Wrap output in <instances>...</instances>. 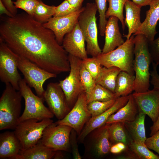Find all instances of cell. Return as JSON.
Listing matches in <instances>:
<instances>
[{
  "label": "cell",
  "mask_w": 159,
  "mask_h": 159,
  "mask_svg": "<svg viewBox=\"0 0 159 159\" xmlns=\"http://www.w3.org/2000/svg\"><path fill=\"white\" fill-rule=\"evenodd\" d=\"M0 39L14 52L57 75L70 69L67 53L54 32L26 13L0 17Z\"/></svg>",
  "instance_id": "1"
},
{
  "label": "cell",
  "mask_w": 159,
  "mask_h": 159,
  "mask_svg": "<svg viewBox=\"0 0 159 159\" xmlns=\"http://www.w3.org/2000/svg\"><path fill=\"white\" fill-rule=\"evenodd\" d=\"M135 76L124 71H121L116 80L115 94L117 98L131 94L134 90Z\"/></svg>",
  "instance_id": "26"
},
{
  "label": "cell",
  "mask_w": 159,
  "mask_h": 159,
  "mask_svg": "<svg viewBox=\"0 0 159 159\" xmlns=\"http://www.w3.org/2000/svg\"><path fill=\"white\" fill-rule=\"evenodd\" d=\"M150 135H152L159 130V115L156 120L153 123V125L150 127Z\"/></svg>",
  "instance_id": "46"
},
{
  "label": "cell",
  "mask_w": 159,
  "mask_h": 159,
  "mask_svg": "<svg viewBox=\"0 0 159 159\" xmlns=\"http://www.w3.org/2000/svg\"><path fill=\"white\" fill-rule=\"evenodd\" d=\"M124 8L126 14L125 22L128 28V33L124 37L128 39L132 34H135L138 31L141 25L140 17L141 7L130 0H127Z\"/></svg>",
  "instance_id": "22"
},
{
  "label": "cell",
  "mask_w": 159,
  "mask_h": 159,
  "mask_svg": "<svg viewBox=\"0 0 159 159\" xmlns=\"http://www.w3.org/2000/svg\"><path fill=\"white\" fill-rule=\"evenodd\" d=\"M91 117L87 108L86 94L84 91L79 96L72 109L65 117L55 122L71 127L79 135Z\"/></svg>",
  "instance_id": "12"
},
{
  "label": "cell",
  "mask_w": 159,
  "mask_h": 159,
  "mask_svg": "<svg viewBox=\"0 0 159 159\" xmlns=\"http://www.w3.org/2000/svg\"><path fill=\"white\" fill-rule=\"evenodd\" d=\"M19 55L13 52L0 39V80L5 84H10L17 90L22 79L17 65Z\"/></svg>",
  "instance_id": "8"
},
{
  "label": "cell",
  "mask_w": 159,
  "mask_h": 159,
  "mask_svg": "<svg viewBox=\"0 0 159 159\" xmlns=\"http://www.w3.org/2000/svg\"><path fill=\"white\" fill-rule=\"evenodd\" d=\"M116 99L107 101H93L87 104V108L91 117H94L103 113L110 108Z\"/></svg>",
  "instance_id": "34"
},
{
  "label": "cell",
  "mask_w": 159,
  "mask_h": 159,
  "mask_svg": "<svg viewBox=\"0 0 159 159\" xmlns=\"http://www.w3.org/2000/svg\"><path fill=\"white\" fill-rule=\"evenodd\" d=\"M43 97L49 109L58 120L63 118L70 110L59 82H51L48 84Z\"/></svg>",
  "instance_id": "13"
},
{
  "label": "cell",
  "mask_w": 159,
  "mask_h": 159,
  "mask_svg": "<svg viewBox=\"0 0 159 159\" xmlns=\"http://www.w3.org/2000/svg\"><path fill=\"white\" fill-rule=\"evenodd\" d=\"M130 95L117 98L114 104L103 113L98 115L91 117L84 126L77 140L82 142L92 131L105 125L108 118L125 105L128 102Z\"/></svg>",
  "instance_id": "16"
},
{
  "label": "cell",
  "mask_w": 159,
  "mask_h": 159,
  "mask_svg": "<svg viewBox=\"0 0 159 159\" xmlns=\"http://www.w3.org/2000/svg\"><path fill=\"white\" fill-rule=\"evenodd\" d=\"M39 0H16L13 2L15 7L24 11L29 15L33 16Z\"/></svg>",
  "instance_id": "37"
},
{
  "label": "cell",
  "mask_w": 159,
  "mask_h": 159,
  "mask_svg": "<svg viewBox=\"0 0 159 159\" xmlns=\"http://www.w3.org/2000/svg\"><path fill=\"white\" fill-rule=\"evenodd\" d=\"M77 10L67 0H65L60 4L55 6V14L53 16H67Z\"/></svg>",
  "instance_id": "38"
},
{
  "label": "cell",
  "mask_w": 159,
  "mask_h": 159,
  "mask_svg": "<svg viewBox=\"0 0 159 159\" xmlns=\"http://www.w3.org/2000/svg\"><path fill=\"white\" fill-rule=\"evenodd\" d=\"M72 129L69 126L53 122L45 128L40 141L45 145L55 150L69 152L71 147L70 136Z\"/></svg>",
  "instance_id": "11"
},
{
  "label": "cell",
  "mask_w": 159,
  "mask_h": 159,
  "mask_svg": "<svg viewBox=\"0 0 159 159\" xmlns=\"http://www.w3.org/2000/svg\"><path fill=\"white\" fill-rule=\"evenodd\" d=\"M152 0H132L135 4L141 6L149 5Z\"/></svg>",
  "instance_id": "47"
},
{
  "label": "cell",
  "mask_w": 159,
  "mask_h": 159,
  "mask_svg": "<svg viewBox=\"0 0 159 159\" xmlns=\"http://www.w3.org/2000/svg\"><path fill=\"white\" fill-rule=\"evenodd\" d=\"M145 144L149 149L153 150L159 155V130L150 137L146 138Z\"/></svg>",
  "instance_id": "40"
},
{
  "label": "cell",
  "mask_w": 159,
  "mask_h": 159,
  "mask_svg": "<svg viewBox=\"0 0 159 159\" xmlns=\"http://www.w3.org/2000/svg\"><path fill=\"white\" fill-rule=\"evenodd\" d=\"M150 8L146 12V17L138 31L134 36L144 35L149 41L153 40L157 33L156 27L159 21V0H152Z\"/></svg>",
  "instance_id": "18"
},
{
  "label": "cell",
  "mask_w": 159,
  "mask_h": 159,
  "mask_svg": "<svg viewBox=\"0 0 159 159\" xmlns=\"http://www.w3.org/2000/svg\"><path fill=\"white\" fill-rule=\"evenodd\" d=\"M132 35L124 43L108 53H102L96 57L101 65L108 68L116 67L122 71L134 75L133 62L134 37Z\"/></svg>",
  "instance_id": "4"
},
{
  "label": "cell",
  "mask_w": 159,
  "mask_h": 159,
  "mask_svg": "<svg viewBox=\"0 0 159 159\" xmlns=\"http://www.w3.org/2000/svg\"><path fill=\"white\" fill-rule=\"evenodd\" d=\"M85 41L78 21L72 29L65 35L62 46L69 54L83 60L88 58Z\"/></svg>",
  "instance_id": "17"
},
{
  "label": "cell",
  "mask_w": 159,
  "mask_h": 159,
  "mask_svg": "<svg viewBox=\"0 0 159 159\" xmlns=\"http://www.w3.org/2000/svg\"><path fill=\"white\" fill-rule=\"evenodd\" d=\"M119 19L111 16L108 18L105 27V42L102 50V53L110 52L125 42L120 32L118 24Z\"/></svg>",
  "instance_id": "19"
},
{
  "label": "cell",
  "mask_w": 159,
  "mask_h": 159,
  "mask_svg": "<svg viewBox=\"0 0 159 159\" xmlns=\"http://www.w3.org/2000/svg\"><path fill=\"white\" fill-rule=\"evenodd\" d=\"M57 151L39 142L34 145L21 150L15 159H50L54 158Z\"/></svg>",
  "instance_id": "24"
},
{
  "label": "cell",
  "mask_w": 159,
  "mask_h": 159,
  "mask_svg": "<svg viewBox=\"0 0 159 159\" xmlns=\"http://www.w3.org/2000/svg\"><path fill=\"white\" fill-rule=\"evenodd\" d=\"M108 125L93 130L92 138L91 150L96 157H102L109 153L112 144L108 130Z\"/></svg>",
  "instance_id": "20"
},
{
  "label": "cell",
  "mask_w": 159,
  "mask_h": 159,
  "mask_svg": "<svg viewBox=\"0 0 159 159\" xmlns=\"http://www.w3.org/2000/svg\"><path fill=\"white\" fill-rule=\"evenodd\" d=\"M152 70L150 72L151 80L150 82L153 86V89L159 91V75L157 71L158 65L152 62Z\"/></svg>",
  "instance_id": "42"
},
{
  "label": "cell",
  "mask_w": 159,
  "mask_h": 159,
  "mask_svg": "<svg viewBox=\"0 0 159 159\" xmlns=\"http://www.w3.org/2000/svg\"><path fill=\"white\" fill-rule=\"evenodd\" d=\"M121 71L116 67H102L100 76L95 81L96 84L115 93L117 79Z\"/></svg>",
  "instance_id": "27"
},
{
  "label": "cell",
  "mask_w": 159,
  "mask_h": 159,
  "mask_svg": "<svg viewBox=\"0 0 159 159\" xmlns=\"http://www.w3.org/2000/svg\"><path fill=\"white\" fill-rule=\"evenodd\" d=\"M97 11L95 3H87L80 13L78 23L87 45V54L96 57L102 53L98 41L96 14Z\"/></svg>",
  "instance_id": "5"
},
{
  "label": "cell",
  "mask_w": 159,
  "mask_h": 159,
  "mask_svg": "<svg viewBox=\"0 0 159 159\" xmlns=\"http://www.w3.org/2000/svg\"><path fill=\"white\" fill-rule=\"evenodd\" d=\"M68 56L70 66L69 74L64 79L59 80V83L70 107L74 105L79 96L84 90L80 76L82 60L70 54Z\"/></svg>",
  "instance_id": "10"
},
{
  "label": "cell",
  "mask_w": 159,
  "mask_h": 159,
  "mask_svg": "<svg viewBox=\"0 0 159 159\" xmlns=\"http://www.w3.org/2000/svg\"><path fill=\"white\" fill-rule=\"evenodd\" d=\"M82 62L96 81L100 76L102 67L97 57L87 58L82 60Z\"/></svg>",
  "instance_id": "35"
},
{
  "label": "cell",
  "mask_w": 159,
  "mask_h": 159,
  "mask_svg": "<svg viewBox=\"0 0 159 159\" xmlns=\"http://www.w3.org/2000/svg\"><path fill=\"white\" fill-rule=\"evenodd\" d=\"M76 9L82 8L83 2L84 0H67Z\"/></svg>",
  "instance_id": "45"
},
{
  "label": "cell",
  "mask_w": 159,
  "mask_h": 159,
  "mask_svg": "<svg viewBox=\"0 0 159 159\" xmlns=\"http://www.w3.org/2000/svg\"><path fill=\"white\" fill-rule=\"evenodd\" d=\"M55 6L47 5L41 0H39L33 17L38 22L42 24L45 23L53 16Z\"/></svg>",
  "instance_id": "29"
},
{
  "label": "cell",
  "mask_w": 159,
  "mask_h": 159,
  "mask_svg": "<svg viewBox=\"0 0 159 159\" xmlns=\"http://www.w3.org/2000/svg\"><path fill=\"white\" fill-rule=\"evenodd\" d=\"M148 45L152 61L158 65L159 64V36L156 39L149 41Z\"/></svg>",
  "instance_id": "39"
},
{
  "label": "cell",
  "mask_w": 159,
  "mask_h": 159,
  "mask_svg": "<svg viewBox=\"0 0 159 159\" xmlns=\"http://www.w3.org/2000/svg\"><path fill=\"white\" fill-rule=\"evenodd\" d=\"M17 65L18 69L23 74L24 79L27 84L34 89L37 96L43 98L45 91L43 84L47 80L56 77L57 75L46 70L19 55Z\"/></svg>",
  "instance_id": "9"
},
{
  "label": "cell",
  "mask_w": 159,
  "mask_h": 159,
  "mask_svg": "<svg viewBox=\"0 0 159 159\" xmlns=\"http://www.w3.org/2000/svg\"><path fill=\"white\" fill-rule=\"evenodd\" d=\"M8 10L14 16L17 14V9L15 7L12 0H1Z\"/></svg>",
  "instance_id": "43"
},
{
  "label": "cell",
  "mask_w": 159,
  "mask_h": 159,
  "mask_svg": "<svg viewBox=\"0 0 159 159\" xmlns=\"http://www.w3.org/2000/svg\"><path fill=\"white\" fill-rule=\"evenodd\" d=\"M139 112L148 115L153 122L159 115V91L154 89L143 92L132 94Z\"/></svg>",
  "instance_id": "15"
},
{
  "label": "cell",
  "mask_w": 159,
  "mask_h": 159,
  "mask_svg": "<svg viewBox=\"0 0 159 159\" xmlns=\"http://www.w3.org/2000/svg\"><path fill=\"white\" fill-rule=\"evenodd\" d=\"M145 116L144 113L139 112L133 120L124 123L125 129L132 138V140L143 144H145L147 138L145 127Z\"/></svg>",
  "instance_id": "25"
},
{
  "label": "cell",
  "mask_w": 159,
  "mask_h": 159,
  "mask_svg": "<svg viewBox=\"0 0 159 159\" xmlns=\"http://www.w3.org/2000/svg\"><path fill=\"white\" fill-rule=\"evenodd\" d=\"M81 82L86 97L88 96L96 85L94 78L82 63L80 70Z\"/></svg>",
  "instance_id": "33"
},
{
  "label": "cell",
  "mask_w": 159,
  "mask_h": 159,
  "mask_svg": "<svg viewBox=\"0 0 159 159\" xmlns=\"http://www.w3.org/2000/svg\"><path fill=\"white\" fill-rule=\"evenodd\" d=\"M87 104L94 101H107L117 99L115 93L102 86L96 84L95 87L87 97Z\"/></svg>",
  "instance_id": "31"
},
{
  "label": "cell",
  "mask_w": 159,
  "mask_h": 159,
  "mask_svg": "<svg viewBox=\"0 0 159 159\" xmlns=\"http://www.w3.org/2000/svg\"><path fill=\"white\" fill-rule=\"evenodd\" d=\"M22 97L19 91L5 84L0 98V130L15 129L21 116Z\"/></svg>",
  "instance_id": "3"
},
{
  "label": "cell",
  "mask_w": 159,
  "mask_h": 159,
  "mask_svg": "<svg viewBox=\"0 0 159 159\" xmlns=\"http://www.w3.org/2000/svg\"><path fill=\"white\" fill-rule=\"evenodd\" d=\"M77 133L74 129H72L70 136V146L72 147L73 158L75 159H81L82 157L78 148L76 137Z\"/></svg>",
  "instance_id": "41"
},
{
  "label": "cell",
  "mask_w": 159,
  "mask_h": 159,
  "mask_svg": "<svg viewBox=\"0 0 159 159\" xmlns=\"http://www.w3.org/2000/svg\"><path fill=\"white\" fill-rule=\"evenodd\" d=\"M136 158L140 159H159V156L150 150L145 144L131 140L128 145Z\"/></svg>",
  "instance_id": "32"
},
{
  "label": "cell",
  "mask_w": 159,
  "mask_h": 159,
  "mask_svg": "<svg viewBox=\"0 0 159 159\" xmlns=\"http://www.w3.org/2000/svg\"><path fill=\"white\" fill-rule=\"evenodd\" d=\"M53 122L51 119L40 121L30 119L19 122L14 132L20 143L21 150L27 149L38 143L42 138L45 128Z\"/></svg>",
  "instance_id": "7"
},
{
  "label": "cell",
  "mask_w": 159,
  "mask_h": 159,
  "mask_svg": "<svg viewBox=\"0 0 159 159\" xmlns=\"http://www.w3.org/2000/svg\"><path fill=\"white\" fill-rule=\"evenodd\" d=\"M3 14H5L9 17L14 16L4 5L1 0H0V15L1 16Z\"/></svg>",
  "instance_id": "44"
},
{
  "label": "cell",
  "mask_w": 159,
  "mask_h": 159,
  "mask_svg": "<svg viewBox=\"0 0 159 159\" xmlns=\"http://www.w3.org/2000/svg\"><path fill=\"white\" fill-rule=\"evenodd\" d=\"M107 124L111 143L113 144L118 142H122L128 146L130 142L128 141L124 123L117 122Z\"/></svg>",
  "instance_id": "28"
},
{
  "label": "cell",
  "mask_w": 159,
  "mask_h": 159,
  "mask_svg": "<svg viewBox=\"0 0 159 159\" xmlns=\"http://www.w3.org/2000/svg\"><path fill=\"white\" fill-rule=\"evenodd\" d=\"M110 152L113 154H117L120 153L122 151L117 144L115 143L112 145Z\"/></svg>",
  "instance_id": "48"
},
{
  "label": "cell",
  "mask_w": 159,
  "mask_h": 159,
  "mask_svg": "<svg viewBox=\"0 0 159 159\" xmlns=\"http://www.w3.org/2000/svg\"><path fill=\"white\" fill-rule=\"evenodd\" d=\"M84 8L82 7L67 16H53L43 24L54 32L57 41L61 45L65 35L72 29L77 22L79 17Z\"/></svg>",
  "instance_id": "14"
},
{
  "label": "cell",
  "mask_w": 159,
  "mask_h": 159,
  "mask_svg": "<svg viewBox=\"0 0 159 159\" xmlns=\"http://www.w3.org/2000/svg\"><path fill=\"white\" fill-rule=\"evenodd\" d=\"M139 113L135 102L131 94L126 104L107 119L105 124L120 122L125 123L133 120Z\"/></svg>",
  "instance_id": "23"
},
{
  "label": "cell",
  "mask_w": 159,
  "mask_h": 159,
  "mask_svg": "<svg viewBox=\"0 0 159 159\" xmlns=\"http://www.w3.org/2000/svg\"><path fill=\"white\" fill-rule=\"evenodd\" d=\"M19 87V91L24 100L25 108L19 122L30 119L40 121L53 117V114L43 103L44 99L34 94L24 78L20 80Z\"/></svg>",
  "instance_id": "6"
},
{
  "label": "cell",
  "mask_w": 159,
  "mask_h": 159,
  "mask_svg": "<svg viewBox=\"0 0 159 159\" xmlns=\"http://www.w3.org/2000/svg\"><path fill=\"white\" fill-rule=\"evenodd\" d=\"M148 42L144 35L138 34L135 37V57L133 67L135 74L134 91L136 92H143L149 90L150 76L149 66L153 61L149 52Z\"/></svg>",
  "instance_id": "2"
},
{
  "label": "cell",
  "mask_w": 159,
  "mask_h": 159,
  "mask_svg": "<svg viewBox=\"0 0 159 159\" xmlns=\"http://www.w3.org/2000/svg\"><path fill=\"white\" fill-rule=\"evenodd\" d=\"M21 150L20 143L14 131H6L0 134V159H15Z\"/></svg>",
  "instance_id": "21"
},
{
  "label": "cell",
  "mask_w": 159,
  "mask_h": 159,
  "mask_svg": "<svg viewBox=\"0 0 159 159\" xmlns=\"http://www.w3.org/2000/svg\"><path fill=\"white\" fill-rule=\"evenodd\" d=\"M99 14V29L100 35L104 36L107 20L105 17L107 0H94Z\"/></svg>",
  "instance_id": "36"
},
{
  "label": "cell",
  "mask_w": 159,
  "mask_h": 159,
  "mask_svg": "<svg viewBox=\"0 0 159 159\" xmlns=\"http://www.w3.org/2000/svg\"><path fill=\"white\" fill-rule=\"evenodd\" d=\"M127 0H107L109 6L105 13L106 18L113 16L117 18L120 21L123 30L125 29V24L123 14L125 4Z\"/></svg>",
  "instance_id": "30"
}]
</instances>
